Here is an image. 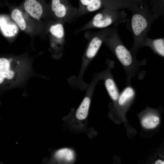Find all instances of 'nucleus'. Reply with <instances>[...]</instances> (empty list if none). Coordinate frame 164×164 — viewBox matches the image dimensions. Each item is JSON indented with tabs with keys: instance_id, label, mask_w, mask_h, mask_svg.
I'll return each instance as SVG.
<instances>
[{
	"instance_id": "1",
	"label": "nucleus",
	"mask_w": 164,
	"mask_h": 164,
	"mask_svg": "<svg viewBox=\"0 0 164 164\" xmlns=\"http://www.w3.org/2000/svg\"><path fill=\"white\" fill-rule=\"evenodd\" d=\"M103 43L121 64L126 74V83L129 85L132 77L138 75L141 67L146 64V59L140 61L136 60V56L126 47L121 40L118 32V27L106 37Z\"/></svg>"
},
{
	"instance_id": "2",
	"label": "nucleus",
	"mask_w": 164,
	"mask_h": 164,
	"mask_svg": "<svg viewBox=\"0 0 164 164\" xmlns=\"http://www.w3.org/2000/svg\"><path fill=\"white\" fill-rule=\"evenodd\" d=\"M131 19L127 22V28L133 34L134 44L130 50L136 56L147 34L154 21L159 18L152 13L146 5L131 9Z\"/></svg>"
},
{
	"instance_id": "3",
	"label": "nucleus",
	"mask_w": 164,
	"mask_h": 164,
	"mask_svg": "<svg viewBox=\"0 0 164 164\" xmlns=\"http://www.w3.org/2000/svg\"><path fill=\"white\" fill-rule=\"evenodd\" d=\"M127 14L121 9L104 8L96 14L88 22L80 29L76 31V33L96 28H105L111 26H118L121 23L126 21Z\"/></svg>"
},
{
	"instance_id": "4",
	"label": "nucleus",
	"mask_w": 164,
	"mask_h": 164,
	"mask_svg": "<svg viewBox=\"0 0 164 164\" xmlns=\"http://www.w3.org/2000/svg\"><path fill=\"white\" fill-rule=\"evenodd\" d=\"M116 26L118 27L114 26L103 29L91 35L82 57V64L79 73L76 76L77 80H83L86 69L97 54L105 39L113 31Z\"/></svg>"
},
{
	"instance_id": "5",
	"label": "nucleus",
	"mask_w": 164,
	"mask_h": 164,
	"mask_svg": "<svg viewBox=\"0 0 164 164\" xmlns=\"http://www.w3.org/2000/svg\"><path fill=\"white\" fill-rule=\"evenodd\" d=\"M10 16L19 29L32 37L46 35L45 28L33 19L20 5L10 8Z\"/></svg>"
},
{
	"instance_id": "6",
	"label": "nucleus",
	"mask_w": 164,
	"mask_h": 164,
	"mask_svg": "<svg viewBox=\"0 0 164 164\" xmlns=\"http://www.w3.org/2000/svg\"><path fill=\"white\" fill-rule=\"evenodd\" d=\"M50 17L52 20L63 23H71L76 20L78 8L68 0H50L48 3Z\"/></svg>"
},
{
	"instance_id": "7",
	"label": "nucleus",
	"mask_w": 164,
	"mask_h": 164,
	"mask_svg": "<svg viewBox=\"0 0 164 164\" xmlns=\"http://www.w3.org/2000/svg\"><path fill=\"white\" fill-rule=\"evenodd\" d=\"M64 23L51 20L48 23L46 35L49 36L50 46L54 56L60 58L62 56L65 41Z\"/></svg>"
},
{
	"instance_id": "8",
	"label": "nucleus",
	"mask_w": 164,
	"mask_h": 164,
	"mask_svg": "<svg viewBox=\"0 0 164 164\" xmlns=\"http://www.w3.org/2000/svg\"><path fill=\"white\" fill-rule=\"evenodd\" d=\"M20 5L34 20L46 30L50 16L48 4L46 0H23Z\"/></svg>"
},
{
	"instance_id": "9",
	"label": "nucleus",
	"mask_w": 164,
	"mask_h": 164,
	"mask_svg": "<svg viewBox=\"0 0 164 164\" xmlns=\"http://www.w3.org/2000/svg\"><path fill=\"white\" fill-rule=\"evenodd\" d=\"M132 4V0H92L84 10L83 15L104 8L128 9L131 7Z\"/></svg>"
},
{
	"instance_id": "10",
	"label": "nucleus",
	"mask_w": 164,
	"mask_h": 164,
	"mask_svg": "<svg viewBox=\"0 0 164 164\" xmlns=\"http://www.w3.org/2000/svg\"><path fill=\"white\" fill-rule=\"evenodd\" d=\"M107 68L98 73L101 80H103L106 90L111 99L114 102L117 101L119 95V91L111 72L114 67V62L107 60Z\"/></svg>"
},
{
	"instance_id": "11",
	"label": "nucleus",
	"mask_w": 164,
	"mask_h": 164,
	"mask_svg": "<svg viewBox=\"0 0 164 164\" xmlns=\"http://www.w3.org/2000/svg\"><path fill=\"white\" fill-rule=\"evenodd\" d=\"M17 63L12 58H0V84L11 83L16 80Z\"/></svg>"
},
{
	"instance_id": "12",
	"label": "nucleus",
	"mask_w": 164,
	"mask_h": 164,
	"mask_svg": "<svg viewBox=\"0 0 164 164\" xmlns=\"http://www.w3.org/2000/svg\"><path fill=\"white\" fill-rule=\"evenodd\" d=\"M19 29L10 16L0 15V30L7 38L11 39L15 38Z\"/></svg>"
},
{
	"instance_id": "13",
	"label": "nucleus",
	"mask_w": 164,
	"mask_h": 164,
	"mask_svg": "<svg viewBox=\"0 0 164 164\" xmlns=\"http://www.w3.org/2000/svg\"><path fill=\"white\" fill-rule=\"evenodd\" d=\"M148 46L150 47L156 54L162 57L164 56V38L156 39H151L147 36L144 40L142 47Z\"/></svg>"
},
{
	"instance_id": "14",
	"label": "nucleus",
	"mask_w": 164,
	"mask_h": 164,
	"mask_svg": "<svg viewBox=\"0 0 164 164\" xmlns=\"http://www.w3.org/2000/svg\"><path fill=\"white\" fill-rule=\"evenodd\" d=\"M135 94V89L130 84L128 85L119 94L117 101L118 104L122 108L127 106L132 101Z\"/></svg>"
},
{
	"instance_id": "15",
	"label": "nucleus",
	"mask_w": 164,
	"mask_h": 164,
	"mask_svg": "<svg viewBox=\"0 0 164 164\" xmlns=\"http://www.w3.org/2000/svg\"><path fill=\"white\" fill-rule=\"evenodd\" d=\"M146 5L149 11L159 17L164 16V0H148Z\"/></svg>"
},
{
	"instance_id": "16",
	"label": "nucleus",
	"mask_w": 164,
	"mask_h": 164,
	"mask_svg": "<svg viewBox=\"0 0 164 164\" xmlns=\"http://www.w3.org/2000/svg\"><path fill=\"white\" fill-rule=\"evenodd\" d=\"M74 153L73 151L68 149H61L56 152L55 156L58 160H63L70 161L74 158Z\"/></svg>"
},
{
	"instance_id": "17",
	"label": "nucleus",
	"mask_w": 164,
	"mask_h": 164,
	"mask_svg": "<svg viewBox=\"0 0 164 164\" xmlns=\"http://www.w3.org/2000/svg\"><path fill=\"white\" fill-rule=\"evenodd\" d=\"M159 119L157 116L150 115L143 119L142 124L143 126L146 128H155L159 123Z\"/></svg>"
},
{
	"instance_id": "18",
	"label": "nucleus",
	"mask_w": 164,
	"mask_h": 164,
	"mask_svg": "<svg viewBox=\"0 0 164 164\" xmlns=\"http://www.w3.org/2000/svg\"><path fill=\"white\" fill-rule=\"evenodd\" d=\"M92 0H79L77 14L76 20L83 16V13L86 8L91 3Z\"/></svg>"
},
{
	"instance_id": "19",
	"label": "nucleus",
	"mask_w": 164,
	"mask_h": 164,
	"mask_svg": "<svg viewBox=\"0 0 164 164\" xmlns=\"http://www.w3.org/2000/svg\"><path fill=\"white\" fill-rule=\"evenodd\" d=\"M138 4L139 6L145 5L148 0H133Z\"/></svg>"
},
{
	"instance_id": "20",
	"label": "nucleus",
	"mask_w": 164,
	"mask_h": 164,
	"mask_svg": "<svg viewBox=\"0 0 164 164\" xmlns=\"http://www.w3.org/2000/svg\"><path fill=\"white\" fill-rule=\"evenodd\" d=\"M155 164H163L164 162L162 161L161 160H158L155 162Z\"/></svg>"
}]
</instances>
